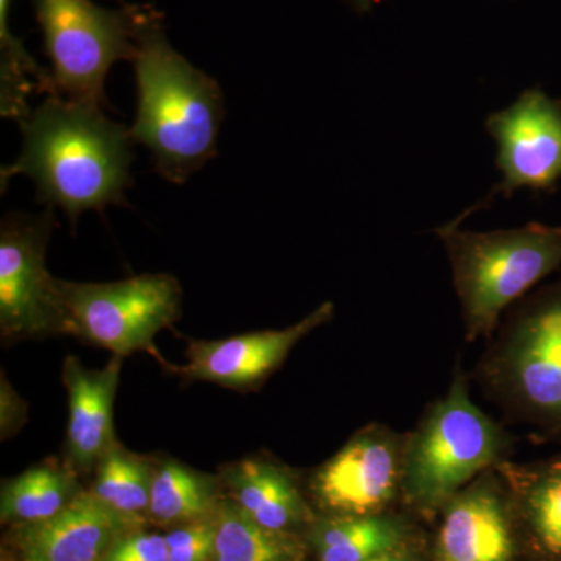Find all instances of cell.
I'll list each match as a JSON object with an SVG mask.
<instances>
[{
	"label": "cell",
	"mask_w": 561,
	"mask_h": 561,
	"mask_svg": "<svg viewBox=\"0 0 561 561\" xmlns=\"http://www.w3.org/2000/svg\"><path fill=\"white\" fill-rule=\"evenodd\" d=\"M20 124L22 151L2 169L3 187L11 176L27 175L38 202L65 210L72 225L87 210L127 205L135 140L102 106L49 95Z\"/></svg>",
	"instance_id": "cell-1"
},
{
	"label": "cell",
	"mask_w": 561,
	"mask_h": 561,
	"mask_svg": "<svg viewBox=\"0 0 561 561\" xmlns=\"http://www.w3.org/2000/svg\"><path fill=\"white\" fill-rule=\"evenodd\" d=\"M138 116L131 139L151 151L154 169L175 184L217 157L225 101L219 83L179 54L160 14L142 7L131 58Z\"/></svg>",
	"instance_id": "cell-2"
},
{
	"label": "cell",
	"mask_w": 561,
	"mask_h": 561,
	"mask_svg": "<svg viewBox=\"0 0 561 561\" xmlns=\"http://www.w3.org/2000/svg\"><path fill=\"white\" fill-rule=\"evenodd\" d=\"M511 453V435L472 401L459 367L445 397L432 402L415 430L404 435L402 501L420 515H437Z\"/></svg>",
	"instance_id": "cell-3"
},
{
	"label": "cell",
	"mask_w": 561,
	"mask_h": 561,
	"mask_svg": "<svg viewBox=\"0 0 561 561\" xmlns=\"http://www.w3.org/2000/svg\"><path fill=\"white\" fill-rule=\"evenodd\" d=\"M435 232L451 264L468 342L490 339L504 313L561 265V228L529 224L479 232L454 220Z\"/></svg>",
	"instance_id": "cell-4"
},
{
	"label": "cell",
	"mask_w": 561,
	"mask_h": 561,
	"mask_svg": "<svg viewBox=\"0 0 561 561\" xmlns=\"http://www.w3.org/2000/svg\"><path fill=\"white\" fill-rule=\"evenodd\" d=\"M478 381L512 419L561 442V280L513 306L491 335Z\"/></svg>",
	"instance_id": "cell-5"
},
{
	"label": "cell",
	"mask_w": 561,
	"mask_h": 561,
	"mask_svg": "<svg viewBox=\"0 0 561 561\" xmlns=\"http://www.w3.org/2000/svg\"><path fill=\"white\" fill-rule=\"evenodd\" d=\"M51 62L54 95L105 106L111 66L136 50L140 9H103L91 0H32Z\"/></svg>",
	"instance_id": "cell-6"
},
{
	"label": "cell",
	"mask_w": 561,
	"mask_h": 561,
	"mask_svg": "<svg viewBox=\"0 0 561 561\" xmlns=\"http://www.w3.org/2000/svg\"><path fill=\"white\" fill-rule=\"evenodd\" d=\"M66 334L125 357L154 350L158 332L179 319L181 286L165 273L116 283L57 280Z\"/></svg>",
	"instance_id": "cell-7"
},
{
	"label": "cell",
	"mask_w": 561,
	"mask_h": 561,
	"mask_svg": "<svg viewBox=\"0 0 561 561\" xmlns=\"http://www.w3.org/2000/svg\"><path fill=\"white\" fill-rule=\"evenodd\" d=\"M54 216L9 214L0 228V328L5 339L66 334L57 278L46 268Z\"/></svg>",
	"instance_id": "cell-8"
},
{
	"label": "cell",
	"mask_w": 561,
	"mask_h": 561,
	"mask_svg": "<svg viewBox=\"0 0 561 561\" xmlns=\"http://www.w3.org/2000/svg\"><path fill=\"white\" fill-rule=\"evenodd\" d=\"M404 435L370 424L317 468L311 493L328 516L386 515L402 500Z\"/></svg>",
	"instance_id": "cell-9"
},
{
	"label": "cell",
	"mask_w": 561,
	"mask_h": 561,
	"mask_svg": "<svg viewBox=\"0 0 561 561\" xmlns=\"http://www.w3.org/2000/svg\"><path fill=\"white\" fill-rule=\"evenodd\" d=\"M486 131L497 144L502 180L486 201L519 190H548L561 176V105L540 90L524 91L491 114Z\"/></svg>",
	"instance_id": "cell-10"
},
{
	"label": "cell",
	"mask_w": 561,
	"mask_h": 561,
	"mask_svg": "<svg viewBox=\"0 0 561 561\" xmlns=\"http://www.w3.org/2000/svg\"><path fill=\"white\" fill-rule=\"evenodd\" d=\"M440 513L435 561H515L512 508L494 468L461 489Z\"/></svg>",
	"instance_id": "cell-11"
},
{
	"label": "cell",
	"mask_w": 561,
	"mask_h": 561,
	"mask_svg": "<svg viewBox=\"0 0 561 561\" xmlns=\"http://www.w3.org/2000/svg\"><path fill=\"white\" fill-rule=\"evenodd\" d=\"M332 317L334 305L328 301L286 330L250 332L224 341H191L187 364L179 371L187 378L220 383L228 389H250L264 381L298 342Z\"/></svg>",
	"instance_id": "cell-12"
},
{
	"label": "cell",
	"mask_w": 561,
	"mask_h": 561,
	"mask_svg": "<svg viewBox=\"0 0 561 561\" xmlns=\"http://www.w3.org/2000/svg\"><path fill=\"white\" fill-rule=\"evenodd\" d=\"M140 523L142 518L114 511L92 491L81 490L51 518L21 524L14 540L22 561H101Z\"/></svg>",
	"instance_id": "cell-13"
},
{
	"label": "cell",
	"mask_w": 561,
	"mask_h": 561,
	"mask_svg": "<svg viewBox=\"0 0 561 561\" xmlns=\"http://www.w3.org/2000/svg\"><path fill=\"white\" fill-rule=\"evenodd\" d=\"M494 470L507 491L518 545L538 561H561V453L530 463L508 459Z\"/></svg>",
	"instance_id": "cell-14"
},
{
	"label": "cell",
	"mask_w": 561,
	"mask_h": 561,
	"mask_svg": "<svg viewBox=\"0 0 561 561\" xmlns=\"http://www.w3.org/2000/svg\"><path fill=\"white\" fill-rule=\"evenodd\" d=\"M122 357L102 370H88L77 357H66L62 382L68 390V456L76 470L90 472L116 445L113 408L119 387Z\"/></svg>",
	"instance_id": "cell-15"
},
{
	"label": "cell",
	"mask_w": 561,
	"mask_h": 561,
	"mask_svg": "<svg viewBox=\"0 0 561 561\" xmlns=\"http://www.w3.org/2000/svg\"><path fill=\"white\" fill-rule=\"evenodd\" d=\"M221 478L231 491V501L265 529L295 534L316 519L297 476L283 465L247 459L231 465Z\"/></svg>",
	"instance_id": "cell-16"
},
{
	"label": "cell",
	"mask_w": 561,
	"mask_h": 561,
	"mask_svg": "<svg viewBox=\"0 0 561 561\" xmlns=\"http://www.w3.org/2000/svg\"><path fill=\"white\" fill-rule=\"evenodd\" d=\"M411 541L408 524L390 515L327 516L312 531L319 561H371Z\"/></svg>",
	"instance_id": "cell-17"
},
{
	"label": "cell",
	"mask_w": 561,
	"mask_h": 561,
	"mask_svg": "<svg viewBox=\"0 0 561 561\" xmlns=\"http://www.w3.org/2000/svg\"><path fill=\"white\" fill-rule=\"evenodd\" d=\"M214 522L213 561H305V546L297 535L265 529L234 501L220 502Z\"/></svg>",
	"instance_id": "cell-18"
},
{
	"label": "cell",
	"mask_w": 561,
	"mask_h": 561,
	"mask_svg": "<svg viewBox=\"0 0 561 561\" xmlns=\"http://www.w3.org/2000/svg\"><path fill=\"white\" fill-rule=\"evenodd\" d=\"M81 491L76 474L57 463H43L3 482L2 523H39L61 512Z\"/></svg>",
	"instance_id": "cell-19"
},
{
	"label": "cell",
	"mask_w": 561,
	"mask_h": 561,
	"mask_svg": "<svg viewBox=\"0 0 561 561\" xmlns=\"http://www.w3.org/2000/svg\"><path fill=\"white\" fill-rule=\"evenodd\" d=\"M217 482L213 476L165 460L153 471L149 513L169 524H187L213 518L219 508Z\"/></svg>",
	"instance_id": "cell-20"
},
{
	"label": "cell",
	"mask_w": 561,
	"mask_h": 561,
	"mask_svg": "<svg viewBox=\"0 0 561 561\" xmlns=\"http://www.w3.org/2000/svg\"><path fill=\"white\" fill-rule=\"evenodd\" d=\"M153 471L149 461L128 453L117 442L95 467L98 474L91 491L114 511L140 518L149 512Z\"/></svg>",
	"instance_id": "cell-21"
},
{
	"label": "cell",
	"mask_w": 561,
	"mask_h": 561,
	"mask_svg": "<svg viewBox=\"0 0 561 561\" xmlns=\"http://www.w3.org/2000/svg\"><path fill=\"white\" fill-rule=\"evenodd\" d=\"M11 0H0V49H2V116L22 121L28 116L27 95L38 88L54 94L51 76L39 68L10 27Z\"/></svg>",
	"instance_id": "cell-22"
},
{
	"label": "cell",
	"mask_w": 561,
	"mask_h": 561,
	"mask_svg": "<svg viewBox=\"0 0 561 561\" xmlns=\"http://www.w3.org/2000/svg\"><path fill=\"white\" fill-rule=\"evenodd\" d=\"M169 561H213L216 522L213 518L181 524L165 535Z\"/></svg>",
	"instance_id": "cell-23"
},
{
	"label": "cell",
	"mask_w": 561,
	"mask_h": 561,
	"mask_svg": "<svg viewBox=\"0 0 561 561\" xmlns=\"http://www.w3.org/2000/svg\"><path fill=\"white\" fill-rule=\"evenodd\" d=\"M101 561H169L165 535L135 530L122 537Z\"/></svg>",
	"instance_id": "cell-24"
},
{
	"label": "cell",
	"mask_w": 561,
	"mask_h": 561,
	"mask_svg": "<svg viewBox=\"0 0 561 561\" xmlns=\"http://www.w3.org/2000/svg\"><path fill=\"white\" fill-rule=\"evenodd\" d=\"M27 416V405L21 400L20 394L11 389L2 373L0 378V435L3 440L20 431Z\"/></svg>",
	"instance_id": "cell-25"
},
{
	"label": "cell",
	"mask_w": 561,
	"mask_h": 561,
	"mask_svg": "<svg viewBox=\"0 0 561 561\" xmlns=\"http://www.w3.org/2000/svg\"><path fill=\"white\" fill-rule=\"evenodd\" d=\"M371 561H423L413 548L412 541L405 542L401 548L394 549Z\"/></svg>",
	"instance_id": "cell-26"
},
{
	"label": "cell",
	"mask_w": 561,
	"mask_h": 561,
	"mask_svg": "<svg viewBox=\"0 0 561 561\" xmlns=\"http://www.w3.org/2000/svg\"><path fill=\"white\" fill-rule=\"evenodd\" d=\"M354 10L359 11V13H367V11H371L373 7L376 5L378 0H346Z\"/></svg>",
	"instance_id": "cell-27"
}]
</instances>
